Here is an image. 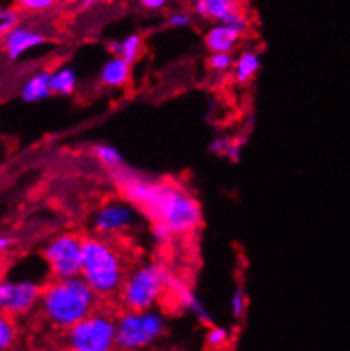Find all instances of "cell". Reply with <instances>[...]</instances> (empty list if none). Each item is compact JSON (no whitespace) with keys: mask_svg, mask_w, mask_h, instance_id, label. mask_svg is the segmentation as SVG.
Here are the masks:
<instances>
[{"mask_svg":"<svg viewBox=\"0 0 350 351\" xmlns=\"http://www.w3.org/2000/svg\"><path fill=\"white\" fill-rule=\"evenodd\" d=\"M43 285L30 278L0 282V313L12 317L26 316L39 307Z\"/></svg>","mask_w":350,"mask_h":351,"instance_id":"9c48e42d","label":"cell"},{"mask_svg":"<svg viewBox=\"0 0 350 351\" xmlns=\"http://www.w3.org/2000/svg\"><path fill=\"white\" fill-rule=\"evenodd\" d=\"M137 207L124 199H113L101 204L91 217L92 232L102 238L114 239L133 231L138 224Z\"/></svg>","mask_w":350,"mask_h":351,"instance_id":"ba28073f","label":"cell"},{"mask_svg":"<svg viewBox=\"0 0 350 351\" xmlns=\"http://www.w3.org/2000/svg\"><path fill=\"white\" fill-rule=\"evenodd\" d=\"M60 5V0H14V7L21 16H45Z\"/></svg>","mask_w":350,"mask_h":351,"instance_id":"ffe728a7","label":"cell"},{"mask_svg":"<svg viewBox=\"0 0 350 351\" xmlns=\"http://www.w3.org/2000/svg\"><path fill=\"white\" fill-rule=\"evenodd\" d=\"M172 351H191V350H187V348H174Z\"/></svg>","mask_w":350,"mask_h":351,"instance_id":"d6a6232c","label":"cell"},{"mask_svg":"<svg viewBox=\"0 0 350 351\" xmlns=\"http://www.w3.org/2000/svg\"><path fill=\"white\" fill-rule=\"evenodd\" d=\"M27 351H55L51 348H33V350H27Z\"/></svg>","mask_w":350,"mask_h":351,"instance_id":"1f68e13d","label":"cell"},{"mask_svg":"<svg viewBox=\"0 0 350 351\" xmlns=\"http://www.w3.org/2000/svg\"><path fill=\"white\" fill-rule=\"evenodd\" d=\"M169 293L174 297L177 306L180 307L184 313L191 314L196 321L205 324L206 328L213 324V316H211L206 304L199 299V295H196V293L192 292V289L189 287L185 282L178 280V278L174 277L172 282H170Z\"/></svg>","mask_w":350,"mask_h":351,"instance_id":"7c38bea8","label":"cell"},{"mask_svg":"<svg viewBox=\"0 0 350 351\" xmlns=\"http://www.w3.org/2000/svg\"><path fill=\"white\" fill-rule=\"evenodd\" d=\"M48 43V34L45 29L33 23L21 21L16 27H12L0 41L2 51L10 62H19L30 53L36 51Z\"/></svg>","mask_w":350,"mask_h":351,"instance_id":"30bf717a","label":"cell"},{"mask_svg":"<svg viewBox=\"0 0 350 351\" xmlns=\"http://www.w3.org/2000/svg\"><path fill=\"white\" fill-rule=\"evenodd\" d=\"M167 332V319L159 309L123 311L116 316L117 351H146Z\"/></svg>","mask_w":350,"mask_h":351,"instance_id":"5b68a950","label":"cell"},{"mask_svg":"<svg viewBox=\"0 0 350 351\" xmlns=\"http://www.w3.org/2000/svg\"><path fill=\"white\" fill-rule=\"evenodd\" d=\"M19 339V328L9 314L0 313V351H10L17 345Z\"/></svg>","mask_w":350,"mask_h":351,"instance_id":"44dd1931","label":"cell"},{"mask_svg":"<svg viewBox=\"0 0 350 351\" xmlns=\"http://www.w3.org/2000/svg\"><path fill=\"white\" fill-rule=\"evenodd\" d=\"M205 341L211 350H221L228 345L230 341V331L224 326L211 324L206 328Z\"/></svg>","mask_w":350,"mask_h":351,"instance_id":"7402d4cb","label":"cell"},{"mask_svg":"<svg viewBox=\"0 0 350 351\" xmlns=\"http://www.w3.org/2000/svg\"><path fill=\"white\" fill-rule=\"evenodd\" d=\"M10 245H12V239H10L9 236L0 234V255H2V253H5L7 250L10 248Z\"/></svg>","mask_w":350,"mask_h":351,"instance_id":"f546056e","label":"cell"},{"mask_svg":"<svg viewBox=\"0 0 350 351\" xmlns=\"http://www.w3.org/2000/svg\"><path fill=\"white\" fill-rule=\"evenodd\" d=\"M101 0H80V9L82 10H89L92 7H95Z\"/></svg>","mask_w":350,"mask_h":351,"instance_id":"4dcf8cb0","label":"cell"},{"mask_svg":"<svg viewBox=\"0 0 350 351\" xmlns=\"http://www.w3.org/2000/svg\"><path fill=\"white\" fill-rule=\"evenodd\" d=\"M99 297L82 277L51 278L43 285L39 313L43 319L60 331H69L99 309Z\"/></svg>","mask_w":350,"mask_h":351,"instance_id":"7a4b0ae2","label":"cell"},{"mask_svg":"<svg viewBox=\"0 0 350 351\" xmlns=\"http://www.w3.org/2000/svg\"><path fill=\"white\" fill-rule=\"evenodd\" d=\"M174 275L165 263L146 260L128 270L119 292L124 311L156 309L160 300L169 293Z\"/></svg>","mask_w":350,"mask_h":351,"instance_id":"277c9868","label":"cell"},{"mask_svg":"<svg viewBox=\"0 0 350 351\" xmlns=\"http://www.w3.org/2000/svg\"><path fill=\"white\" fill-rule=\"evenodd\" d=\"M131 66L126 60L110 55L99 70V84L109 90H117L130 84Z\"/></svg>","mask_w":350,"mask_h":351,"instance_id":"5bb4252c","label":"cell"},{"mask_svg":"<svg viewBox=\"0 0 350 351\" xmlns=\"http://www.w3.org/2000/svg\"><path fill=\"white\" fill-rule=\"evenodd\" d=\"M242 12L244 0H192V14L211 24L228 23Z\"/></svg>","mask_w":350,"mask_h":351,"instance_id":"8fae6325","label":"cell"},{"mask_svg":"<svg viewBox=\"0 0 350 351\" xmlns=\"http://www.w3.org/2000/svg\"><path fill=\"white\" fill-rule=\"evenodd\" d=\"M230 145H231V138L230 136H218L211 141L209 145V152L216 156H223L226 158L228 152H230Z\"/></svg>","mask_w":350,"mask_h":351,"instance_id":"83f0119b","label":"cell"},{"mask_svg":"<svg viewBox=\"0 0 350 351\" xmlns=\"http://www.w3.org/2000/svg\"><path fill=\"white\" fill-rule=\"evenodd\" d=\"M192 21H194V16H192V12H189V10H170L169 16H167V26L172 27V29H184V27L191 26Z\"/></svg>","mask_w":350,"mask_h":351,"instance_id":"484cf974","label":"cell"},{"mask_svg":"<svg viewBox=\"0 0 350 351\" xmlns=\"http://www.w3.org/2000/svg\"><path fill=\"white\" fill-rule=\"evenodd\" d=\"M21 14L17 12V9L14 5H5V3H0V41L5 38V34L12 27H16L21 23Z\"/></svg>","mask_w":350,"mask_h":351,"instance_id":"603a6c76","label":"cell"},{"mask_svg":"<svg viewBox=\"0 0 350 351\" xmlns=\"http://www.w3.org/2000/svg\"><path fill=\"white\" fill-rule=\"evenodd\" d=\"M110 178L152 224H162L177 236L191 234L202 224V207L198 197L185 185L172 180L150 178L128 165L110 171Z\"/></svg>","mask_w":350,"mask_h":351,"instance_id":"6da1fadb","label":"cell"},{"mask_svg":"<svg viewBox=\"0 0 350 351\" xmlns=\"http://www.w3.org/2000/svg\"><path fill=\"white\" fill-rule=\"evenodd\" d=\"M260 70H262V56L259 49L244 48L235 56L231 75L238 85H248L255 80Z\"/></svg>","mask_w":350,"mask_h":351,"instance_id":"9a60e30c","label":"cell"},{"mask_svg":"<svg viewBox=\"0 0 350 351\" xmlns=\"http://www.w3.org/2000/svg\"><path fill=\"white\" fill-rule=\"evenodd\" d=\"M128 260L114 239L91 234L84 238L80 277L102 300L119 295L128 275Z\"/></svg>","mask_w":350,"mask_h":351,"instance_id":"3957f363","label":"cell"},{"mask_svg":"<svg viewBox=\"0 0 350 351\" xmlns=\"http://www.w3.org/2000/svg\"><path fill=\"white\" fill-rule=\"evenodd\" d=\"M84 238L78 232L69 231L56 234L43 246L41 256L48 267L51 278L80 277Z\"/></svg>","mask_w":350,"mask_h":351,"instance_id":"52a82bcc","label":"cell"},{"mask_svg":"<svg viewBox=\"0 0 350 351\" xmlns=\"http://www.w3.org/2000/svg\"><path fill=\"white\" fill-rule=\"evenodd\" d=\"M150 236H152L153 243H155L156 246L170 245L175 238L174 232L162 224H152V228H150Z\"/></svg>","mask_w":350,"mask_h":351,"instance_id":"4316f807","label":"cell"},{"mask_svg":"<svg viewBox=\"0 0 350 351\" xmlns=\"http://www.w3.org/2000/svg\"><path fill=\"white\" fill-rule=\"evenodd\" d=\"M246 307H248V299H246L245 290L237 287L233 290L230 297V314L235 321H242L246 314Z\"/></svg>","mask_w":350,"mask_h":351,"instance_id":"d4e9b609","label":"cell"},{"mask_svg":"<svg viewBox=\"0 0 350 351\" xmlns=\"http://www.w3.org/2000/svg\"><path fill=\"white\" fill-rule=\"evenodd\" d=\"M143 48H145V41L143 36L138 32H131L126 34L123 39H116V41L109 43V51L114 56L126 60L130 64H135L141 58Z\"/></svg>","mask_w":350,"mask_h":351,"instance_id":"e0dca14e","label":"cell"},{"mask_svg":"<svg viewBox=\"0 0 350 351\" xmlns=\"http://www.w3.org/2000/svg\"><path fill=\"white\" fill-rule=\"evenodd\" d=\"M65 351H117L116 316L97 309L63 336Z\"/></svg>","mask_w":350,"mask_h":351,"instance_id":"8992f818","label":"cell"},{"mask_svg":"<svg viewBox=\"0 0 350 351\" xmlns=\"http://www.w3.org/2000/svg\"><path fill=\"white\" fill-rule=\"evenodd\" d=\"M78 88V75L71 66H58L51 71L53 95L70 97Z\"/></svg>","mask_w":350,"mask_h":351,"instance_id":"ac0fdd59","label":"cell"},{"mask_svg":"<svg viewBox=\"0 0 350 351\" xmlns=\"http://www.w3.org/2000/svg\"><path fill=\"white\" fill-rule=\"evenodd\" d=\"M51 92V71L38 70L26 78L19 90V97L24 104H39L49 99Z\"/></svg>","mask_w":350,"mask_h":351,"instance_id":"2e32d148","label":"cell"},{"mask_svg":"<svg viewBox=\"0 0 350 351\" xmlns=\"http://www.w3.org/2000/svg\"><path fill=\"white\" fill-rule=\"evenodd\" d=\"M245 36L226 23H216L205 32V46L209 53H235Z\"/></svg>","mask_w":350,"mask_h":351,"instance_id":"4fadbf2b","label":"cell"},{"mask_svg":"<svg viewBox=\"0 0 350 351\" xmlns=\"http://www.w3.org/2000/svg\"><path fill=\"white\" fill-rule=\"evenodd\" d=\"M92 158L97 161L102 168H106L107 171H116L119 168H123L126 165L124 161V155L121 153L119 148L113 145H107V143H97L91 148Z\"/></svg>","mask_w":350,"mask_h":351,"instance_id":"d6986e66","label":"cell"},{"mask_svg":"<svg viewBox=\"0 0 350 351\" xmlns=\"http://www.w3.org/2000/svg\"><path fill=\"white\" fill-rule=\"evenodd\" d=\"M141 7L148 12H160L170 3V0H140Z\"/></svg>","mask_w":350,"mask_h":351,"instance_id":"f1b7e54d","label":"cell"},{"mask_svg":"<svg viewBox=\"0 0 350 351\" xmlns=\"http://www.w3.org/2000/svg\"><path fill=\"white\" fill-rule=\"evenodd\" d=\"M233 53H209L208 56V68L213 73L226 75L228 71L233 70Z\"/></svg>","mask_w":350,"mask_h":351,"instance_id":"cb8c5ba5","label":"cell"}]
</instances>
